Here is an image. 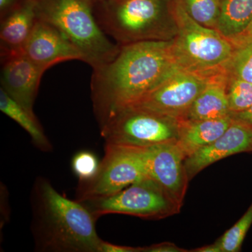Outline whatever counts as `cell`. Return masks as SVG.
I'll use <instances>...</instances> for the list:
<instances>
[{
  "instance_id": "1",
  "label": "cell",
  "mask_w": 252,
  "mask_h": 252,
  "mask_svg": "<svg viewBox=\"0 0 252 252\" xmlns=\"http://www.w3.org/2000/svg\"><path fill=\"white\" fill-rule=\"evenodd\" d=\"M182 69L173 40L140 41L120 47L111 62L93 72V106L99 127Z\"/></svg>"
},
{
  "instance_id": "2",
  "label": "cell",
  "mask_w": 252,
  "mask_h": 252,
  "mask_svg": "<svg viewBox=\"0 0 252 252\" xmlns=\"http://www.w3.org/2000/svg\"><path fill=\"white\" fill-rule=\"evenodd\" d=\"M31 203L36 251L98 252L97 219L84 204L61 195L44 177L34 182Z\"/></svg>"
},
{
  "instance_id": "3",
  "label": "cell",
  "mask_w": 252,
  "mask_h": 252,
  "mask_svg": "<svg viewBox=\"0 0 252 252\" xmlns=\"http://www.w3.org/2000/svg\"><path fill=\"white\" fill-rule=\"evenodd\" d=\"M36 15L61 31L93 69L111 62L120 50L99 26L90 0H36Z\"/></svg>"
},
{
  "instance_id": "4",
  "label": "cell",
  "mask_w": 252,
  "mask_h": 252,
  "mask_svg": "<svg viewBox=\"0 0 252 252\" xmlns=\"http://www.w3.org/2000/svg\"><path fill=\"white\" fill-rule=\"evenodd\" d=\"M170 10L178 31L174 51L181 67L208 76L224 70L234 51L231 42L190 17L181 0L170 1Z\"/></svg>"
},
{
  "instance_id": "5",
  "label": "cell",
  "mask_w": 252,
  "mask_h": 252,
  "mask_svg": "<svg viewBox=\"0 0 252 252\" xmlns=\"http://www.w3.org/2000/svg\"><path fill=\"white\" fill-rule=\"evenodd\" d=\"M146 177V147L105 144L98 171L91 180L79 182L76 200L109 196Z\"/></svg>"
},
{
  "instance_id": "6",
  "label": "cell",
  "mask_w": 252,
  "mask_h": 252,
  "mask_svg": "<svg viewBox=\"0 0 252 252\" xmlns=\"http://www.w3.org/2000/svg\"><path fill=\"white\" fill-rule=\"evenodd\" d=\"M81 203L97 220L110 214L160 220L179 213L182 207L150 177L142 179L109 196Z\"/></svg>"
},
{
  "instance_id": "7",
  "label": "cell",
  "mask_w": 252,
  "mask_h": 252,
  "mask_svg": "<svg viewBox=\"0 0 252 252\" xmlns=\"http://www.w3.org/2000/svg\"><path fill=\"white\" fill-rule=\"evenodd\" d=\"M180 121L143 109L127 107L100 127L105 144L149 147L177 141Z\"/></svg>"
},
{
  "instance_id": "8",
  "label": "cell",
  "mask_w": 252,
  "mask_h": 252,
  "mask_svg": "<svg viewBox=\"0 0 252 252\" xmlns=\"http://www.w3.org/2000/svg\"><path fill=\"white\" fill-rule=\"evenodd\" d=\"M104 1L107 3L105 11L99 18H96L104 32L117 41L130 44L152 40L158 34L165 10V0Z\"/></svg>"
},
{
  "instance_id": "9",
  "label": "cell",
  "mask_w": 252,
  "mask_h": 252,
  "mask_svg": "<svg viewBox=\"0 0 252 252\" xmlns=\"http://www.w3.org/2000/svg\"><path fill=\"white\" fill-rule=\"evenodd\" d=\"M212 76L180 69L127 107L143 109L178 121L184 120Z\"/></svg>"
},
{
  "instance_id": "10",
  "label": "cell",
  "mask_w": 252,
  "mask_h": 252,
  "mask_svg": "<svg viewBox=\"0 0 252 252\" xmlns=\"http://www.w3.org/2000/svg\"><path fill=\"white\" fill-rule=\"evenodd\" d=\"M146 156L149 177L182 206L189 177L185 163L187 157L177 141L146 147Z\"/></svg>"
},
{
  "instance_id": "11",
  "label": "cell",
  "mask_w": 252,
  "mask_h": 252,
  "mask_svg": "<svg viewBox=\"0 0 252 252\" xmlns=\"http://www.w3.org/2000/svg\"><path fill=\"white\" fill-rule=\"evenodd\" d=\"M22 53L44 71L64 61H83L80 51L61 31L38 18Z\"/></svg>"
},
{
  "instance_id": "12",
  "label": "cell",
  "mask_w": 252,
  "mask_h": 252,
  "mask_svg": "<svg viewBox=\"0 0 252 252\" xmlns=\"http://www.w3.org/2000/svg\"><path fill=\"white\" fill-rule=\"evenodd\" d=\"M1 88L28 112L35 115L33 106L45 71L23 53L1 58Z\"/></svg>"
},
{
  "instance_id": "13",
  "label": "cell",
  "mask_w": 252,
  "mask_h": 252,
  "mask_svg": "<svg viewBox=\"0 0 252 252\" xmlns=\"http://www.w3.org/2000/svg\"><path fill=\"white\" fill-rule=\"evenodd\" d=\"M250 152H252V129L233 119L217 140L185 159L189 180L215 162L230 156Z\"/></svg>"
},
{
  "instance_id": "14",
  "label": "cell",
  "mask_w": 252,
  "mask_h": 252,
  "mask_svg": "<svg viewBox=\"0 0 252 252\" xmlns=\"http://www.w3.org/2000/svg\"><path fill=\"white\" fill-rule=\"evenodd\" d=\"M36 20V0H23L1 18V59L23 52Z\"/></svg>"
},
{
  "instance_id": "15",
  "label": "cell",
  "mask_w": 252,
  "mask_h": 252,
  "mask_svg": "<svg viewBox=\"0 0 252 252\" xmlns=\"http://www.w3.org/2000/svg\"><path fill=\"white\" fill-rule=\"evenodd\" d=\"M228 81L225 70L212 75L206 87L194 101L184 120H205L230 116L227 97Z\"/></svg>"
},
{
  "instance_id": "16",
  "label": "cell",
  "mask_w": 252,
  "mask_h": 252,
  "mask_svg": "<svg viewBox=\"0 0 252 252\" xmlns=\"http://www.w3.org/2000/svg\"><path fill=\"white\" fill-rule=\"evenodd\" d=\"M233 120L230 115L220 119L180 121L177 143L186 157H190L223 135Z\"/></svg>"
},
{
  "instance_id": "17",
  "label": "cell",
  "mask_w": 252,
  "mask_h": 252,
  "mask_svg": "<svg viewBox=\"0 0 252 252\" xmlns=\"http://www.w3.org/2000/svg\"><path fill=\"white\" fill-rule=\"evenodd\" d=\"M252 20V0H221L216 30L231 41L245 31Z\"/></svg>"
},
{
  "instance_id": "18",
  "label": "cell",
  "mask_w": 252,
  "mask_h": 252,
  "mask_svg": "<svg viewBox=\"0 0 252 252\" xmlns=\"http://www.w3.org/2000/svg\"><path fill=\"white\" fill-rule=\"evenodd\" d=\"M0 110L23 127L38 149L49 152L52 149L35 115L31 114L0 88Z\"/></svg>"
},
{
  "instance_id": "19",
  "label": "cell",
  "mask_w": 252,
  "mask_h": 252,
  "mask_svg": "<svg viewBox=\"0 0 252 252\" xmlns=\"http://www.w3.org/2000/svg\"><path fill=\"white\" fill-rule=\"evenodd\" d=\"M189 16L207 28L216 30L221 0H181Z\"/></svg>"
},
{
  "instance_id": "20",
  "label": "cell",
  "mask_w": 252,
  "mask_h": 252,
  "mask_svg": "<svg viewBox=\"0 0 252 252\" xmlns=\"http://www.w3.org/2000/svg\"><path fill=\"white\" fill-rule=\"evenodd\" d=\"M224 70L228 77L252 83V41L234 48Z\"/></svg>"
},
{
  "instance_id": "21",
  "label": "cell",
  "mask_w": 252,
  "mask_h": 252,
  "mask_svg": "<svg viewBox=\"0 0 252 252\" xmlns=\"http://www.w3.org/2000/svg\"><path fill=\"white\" fill-rule=\"evenodd\" d=\"M228 78L227 97L230 114L244 112L252 106V83Z\"/></svg>"
},
{
  "instance_id": "22",
  "label": "cell",
  "mask_w": 252,
  "mask_h": 252,
  "mask_svg": "<svg viewBox=\"0 0 252 252\" xmlns=\"http://www.w3.org/2000/svg\"><path fill=\"white\" fill-rule=\"evenodd\" d=\"M252 224V203L238 221L217 240L222 252L240 251L244 240Z\"/></svg>"
},
{
  "instance_id": "23",
  "label": "cell",
  "mask_w": 252,
  "mask_h": 252,
  "mask_svg": "<svg viewBox=\"0 0 252 252\" xmlns=\"http://www.w3.org/2000/svg\"><path fill=\"white\" fill-rule=\"evenodd\" d=\"M100 162L94 154L88 151L79 152L73 158L72 168L79 182L91 180L96 175Z\"/></svg>"
},
{
  "instance_id": "24",
  "label": "cell",
  "mask_w": 252,
  "mask_h": 252,
  "mask_svg": "<svg viewBox=\"0 0 252 252\" xmlns=\"http://www.w3.org/2000/svg\"><path fill=\"white\" fill-rule=\"evenodd\" d=\"M98 252H142V248L122 246L102 240L99 243Z\"/></svg>"
},
{
  "instance_id": "25",
  "label": "cell",
  "mask_w": 252,
  "mask_h": 252,
  "mask_svg": "<svg viewBox=\"0 0 252 252\" xmlns=\"http://www.w3.org/2000/svg\"><path fill=\"white\" fill-rule=\"evenodd\" d=\"M188 252L176 246L175 244L162 243L142 248V252Z\"/></svg>"
},
{
  "instance_id": "26",
  "label": "cell",
  "mask_w": 252,
  "mask_h": 252,
  "mask_svg": "<svg viewBox=\"0 0 252 252\" xmlns=\"http://www.w3.org/2000/svg\"><path fill=\"white\" fill-rule=\"evenodd\" d=\"M234 48L252 41V20L248 27L240 35L230 41Z\"/></svg>"
},
{
  "instance_id": "27",
  "label": "cell",
  "mask_w": 252,
  "mask_h": 252,
  "mask_svg": "<svg viewBox=\"0 0 252 252\" xmlns=\"http://www.w3.org/2000/svg\"><path fill=\"white\" fill-rule=\"evenodd\" d=\"M234 120L243 123L252 129V106L244 112L230 114Z\"/></svg>"
},
{
  "instance_id": "28",
  "label": "cell",
  "mask_w": 252,
  "mask_h": 252,
  "mask_svg": "<svg viewBox=\"0 0 252 252\" xmlns=\"http://www.w3.org/2000/svg\"><path fill=\"white\" fill-rule=\"evenodd\" d=\"M193 252H222L221 249L218 241L216 243L212 244V245H207V246H203L202 248L195 249V250H192Z\"/></svg>"
},
{
  "instance_id": "29",
  "label": "cell",
  "mask_w": 252,
  "mask_h": 252,
  "mask_svg": "<svg viewBox=\"0 0 252 252\" xmlns=\"http://www.w3.org/2000/svg\"><path fill=\"white\" fill-rule=\"evenodd\" d=\"M17 0H0V11L1 14L5 12L6 10L12 7Z\"/></svg>"
},
{
  "instance_id": "30",
  "label": "cell",
  "mask_w": 252,
  "mask_h": 252,
  "mask_svg": "<svg viewBox=\"0 0 252 252\" xmlns=\"http://www.w3.org/2000/svg\"><path fill=\"white\" fill-rule=\"evenodd\" d=\"M91 2L92 1H100V2H102V1H107V0H90Z\"/></svg>"
}]
</instances>
